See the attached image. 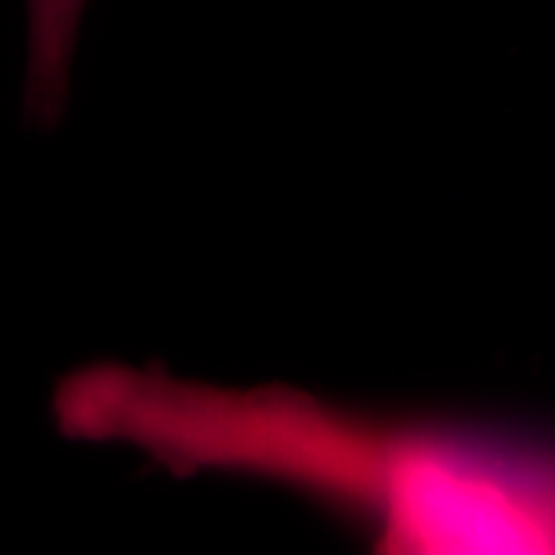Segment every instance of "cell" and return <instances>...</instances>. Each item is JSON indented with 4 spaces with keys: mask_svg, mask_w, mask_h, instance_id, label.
I'll list each match as a JSON object with an SVG mask.
<instances>
[{
    "mask_svg": "<svg viewBox=\"0 0 555 555\" xmlns=\"http://www.w3.org/2000/svg\"><path fill=\"white\" fill-rule=\"evenodd\" d=\"M53 420L65 438L127 448L177 478L287 488L374 553L555 555V438L531 429L120 361L62 377Z\"/></svg>",
    "mask_w": 555,
    "mask_h": 555,
    "instance_id": "obj_1",
    "label": "cell"
},
{
    "mask_svg": "<svg viewBox=\"0 0 555 555\" xmlns=\"http://www.w3.org/2000/svg\"><path fill=\"white\" fill-rule=\"evenodd\" d=\"M28 7V108L60 115L87 0H25Z\"/></svg>",
    "mask_w": 555,
    "mask_h": 555,
    "instance_id": "obj_2",
    "label": "cell"
}]
</instances>
